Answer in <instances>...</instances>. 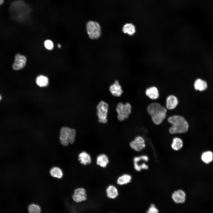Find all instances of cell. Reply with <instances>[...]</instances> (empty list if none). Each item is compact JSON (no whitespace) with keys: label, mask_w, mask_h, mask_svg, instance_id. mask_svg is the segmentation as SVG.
Instances as JSON below:
<instances>
[{"label":"cell","mask_w":213,"mask_h":213,"mask_svg":"<svg viewBox=\"0 0 213 213\" xmlns=\"http://www.w3.org/2000/svg\"><path fill=\"white\" fill-rule=\"evenodd\" d=\"M50 174L51 176L58 178H61L63 175L62 170L57 167H54L50 170Z\"/></svg>","instance_id":"603a6c76"},{"label":"cell","mask_w":213,"mask_h":213,"mask_svg":"<svg viewBox=\"0 0 213 213\" xmlns=\"http://www.w3.org/2000/svg\"><path fill=\"white\" fill-rule=\"evenodd\" d=\"M122 31L125 33L132 36L135 32V26L132 23H127L123 26Z\"/></svg>","instance_id":"ffe728a7"},{"label":"cell","mask_w":213,"mask_h":213,"mask_svg":"<svg viewBox=\"0 0 213 213\" xmlns=\"http://www.w3.org/2000/svg\"><path fill=\"white\" fill-rule=\"evenodd\" d=\"M78 159L80 163L84 165L90 164L91 162V158L90 155L85 151L81 152L79 154Z\"/></svg>","instance_id":"9a60e30c"},{"label":"cell","mask_w":213,"mask_h":213,"mask_svg":"<svg viewBox=\"0 0 213 213\" xmlns=\"http://www.w3.org/2000/svg\"><path fill=\"white\" fill-rule=\"evenodd\" d=\"M109 90L112 94L116 97L120 96L123 92L121 86L117 80L110 86Z\"/></svg>","instance_id":"7c38bea8"},{"label":"cell","mask_w":213,"mask_h":213,"mask_svg":"<svg viewBox=\"0 0 213 213\" xmlns=\"http://www.w3.org/2000/svg\"><path fill=\"white\" fill-rule=\"evenodd\" d=\"M183 142L182 140L178 138H175L173 140L171 147L173 149L178 150L183 146Z\"/></svg>","instance_id":"cb8c5ba5"},{"label":"cell","mask_w":213,"mask_h":213,"mask_svg":"<svg viewBox=\"0 0 213 213\" xmlns=\"http://www.w3.org/2000/svg\"><path fill=\"white\" fill-rule=\"evenodd\" d=\"M178 104L177 98L173 95L168 96L166 99V107L168 109L175 108Z\"/></svg>","instance_id":"4fadbf2b"},{"label":"cell","mask_w":213,"mask_h":213,"mask_svg":"<svg viewBox=\"0 0 213 213\" xmlns=\"http://www.w3.org/2000/svg\"><path fill=\"white\" fill-rule=\"evenodd\" d=\"M87 196L85 190L82 188H79L74 190L72 198L74 201L78 203L85 201Z\"/></svg>","instance_id":"ba28073f"},{"label":"cell","mask_w":213,"mask_h":213,"mask_svg":"<svg viewBox=\"0 0 213 213\" xmlns=\"http://www.w3.org/2000/svg\"><path fill=\"white\" fill-rule=\"evenodd\" d=\"M131 106L128 103H118L116 107L118 120L120 121H122L127 119L131 113Z\"/></svg>","instance_id":"277c9868"},{"label":"cell","mask_w":213,"mask_h":213,"mask_svg":"<svg viewBox=\"0 0 213 213\" xmlns=\"http://www.w3.org/2000/svg\"><path fill=\"white\" fill-rule=\"evenodd\" d=\"M45 47L47 50H51L54 47V44L52 41L49 39L46 40L44 43Z\"/></svg>","instance_id":"4316f807"},{"label":"cell","mask_w":213,"mask_h":213,"mask_svg":"<svg viewBox=\"0 0 213 213\" xmlns=\"http://www.w3.org/2000/svg\"><path fill=\"white\" fill-rule=\"evenodd\" d=\"M58 47L59 48H60L61 47V46L60 44H58L57 45Z\"/></svg>","instance_id":"4dcf8cb0"},{"label":"cell","mask_w":213,"mask_h":213,"mask_svg":"<svg viewBox=\"0 0 213 213\" xmlns=\"http://www.w3.org/2000/svg\"><path fill=\"white\" fill-rule=\"evenodd\" d=\"M130 147L136 151L142 150L145 146V141L143 138L140 136L136 137L130 143Z\"/></svg>","instance_id":"30bf717a"},{"label":"cell","mask_w":213,"mask_h":213,"mask_svg":"<svg viewBox=\"0 0 213 213\" xmlns=\"http://www.w3.org/2000/svg\"><path fill=\"white\" fill-rule=\"evenodd\" d=\"M167 120L172 125V126L169 129L170 133H180L187 131L188 125L183 117L177 115H173L170 117Z\"/></svg>","instance_id":"7a4b0ae2"},{"label":"cell","mask_w":213,"mask_h":213,"mask_svg":"<svg viewBox=\"0 0 213 213\" xmlns=\"http://www.w3.org/2000/svg\"><path fill=\"white\" fill-rule=\"evenodd\" d=\"M86 30L89 37L91 39H97L101 36V27L97 22L92 21H88L86 24Z\"/></svg>","instance_id":"5b68a950"},{"label":"cell","mask_w":213,"mask_h":213,"mask_svg":"<svg viewBox=\"0 0 213 213\" xmlns=\"http://www.w3.org/2000/svg\"><path fill=\"white\" fill-rule=\"evenodd\" d=\"M4 0H0V5H1L4 3Z\"/></svg>","instance_id":"f546056e"},{"label":"cell","mask_w":213,"mask_h":213,"mask_svg":"<svg viewBox=\"0 0 213 213\" xmlns=\"http://www.w3.org/2000/svg\"><path fill=\"white\" fill-rule=\"evenodd\" d=\"M146 94L150 99H157L159 96V92L157 88L155 87L152 86L147 89Z\"/></svg>","instance_id":"2e32d148"},{"label":"cell","mask_w":213,"mask_h":213,"mask_svg":"<svg viewBox=\"0 0 213 213\" xmlns=\"http://www.w3.org/2000/svg\"><path fill=\"white\" fill-rule=\"evenodd\" d=\"M109 108L108 104L105 102L101 101L97 106V114L98 121L102 123H106L107 121V118Z\"/></svg>","instance_id":"8992f818"},{"label":"cell","mask_w":213,"mask_h":213,"mask_svg":"<svg viewBox=\"0 0 213 213\" xmlns=\"http://www.w3.org/2000/svg\"><path fill=\"white\" fill-rule=\"evenodd\" d=\"M109 162L107 156L104 154H101L98 155L96 158V164L100 167H105Z\"/></svg>","instance_id":"e0dca14e"},{"label":"cell","mask_w":213,"mask_h":213,"mask_svg":"<svg viewBox=\"0 0 213 213\" xmlns=\"http://www.w3.org/2000/svg\"><path fill=\"white\" fill-rule=\"evenodd\" d=\"M27 58L25 56L19 53H17L14 56L12 68L15 70H20L25 66Z\"/></svg>","instance_id":"52a82bcc"},{"label":"cell","mask_w":213,"mask_h":213,"mask_svg":"<svg viewBox=\"0 0 213 213\" xmlns=\"http://www.w3.org/2000/svg\"><path fill=\"white\" fill-rule=\"evenodd\" d=\"M28 213H41L42 209L39 204L31 203L28 206Z\"/></svg>","instance_id":"7402d4cb"},{"label":"cell","mask_w":213,"mask_h":213,"mask_svg":"<svg viewBox=\"0 0 213 213\" xmlns=\"http://www.w3.org/2000/svg\"><path fill=\"white\" fill-rule=\"evenodd\" d=\"M141 160H144L146 161H147L148 160V157L145 155H143L141 156L135 157L134 159V162H138Z\"/></svg>","instance_id":"f1b7e54d"},{"label":"cell","mask_w":213,"mask_h":213,"mask_svg":"<svg viewBox=\"0 0 213 213\" xmlns=\"http://www.w3.org/2000/svg\"><path fill=\"white\" fill-rule=\"evenodd\" d=\"M70 128L63 127L61 128L59 139L61 143L64 146H67L69 143V140Z\"/></svg>","instance_id":"8fae6325"},{"label":"cell","mask_w":213,"mask_h":213,"mask_svg":"<svg viewBox=\"0 0 213 213\" xmlns=\"http://www.w3.org/2000/svg\"><path fill=\"white\" fill-rule=\"evenodd\" d=\"M213 156V153L211 151H207L203 153L201 158L204 162L208 163L212 161Z\"/></svg>","instance_id":"d4e9b609"},{"label":"cell","mask_w":213,"mask_h":213,"mask_svg":"<svg viewBox=\"0 0 213 213\" xmlns=\"http://www.w3.org/2000/svg\"><path fill=\"white\" fill-rule=\"evenodd\" d=\"M9 10L12 18L19 21L28 18L31 12L29 6L21 0L13 2L10 6Z\"/></svg>","instance_id":"6da1fadb"},{"label":"cell","mask_w":213,"mask_h":213,"mask_svg":"<svg viewBox=\"0 0 213 213\" xmlns=\"http://www.w3.org/2000/svg\"><path fill=\"white\" fill-rule=\"evenodd\" d=\"M194 87L196 90L202 91L206 89L207 87V85L205 81L199 78L195 80Z\"/></svg>","instance_id":"ac0fdd59"},{"label":"cell","mask_w":213,"mask_h":213,"mask_svg":"<svg viewBox=\"0 0 213 213\" xmlns=\"http://www.w3.org/2000/svg\"><path fill=\"white\" fill-rule=\"evenodd\" d=\"M36 83L40 87H46L49 84V79L48 77L45 76L40 75L36 78Z\"/></svg>","instance_id":"d6986e66"},{"label":"cell","mask_w":213,"mask_h":213,"mask_svg":"<svg viewBox=\"0 0 213 213\" xmlns=\"http://www.w3.org/2000/svg\"><path fill=\"white\" fill-rule=\"evenodd\" d=\"M186 197L185 192L180 189L175 191L172 196V199L176 204L184 203L186 201Z\"/></svg>","instance_id":"9c48e42d"},{"label":"cell","mask_w":213,"mask_h":213,"mask_svg":"<svg viewBox=\"0 0 213 213\" xmlns=\"http://www.w3.org/2000/svg\"><path fill=\"white\" fill-rule=\"evenodd\" d=\"M2 99V97L1 95L0 94V101Z\"/></svg>","instance_id":"1f68e13d"},{"label":"cell","mask_w":213,"mask_h":213,"mask_svg":"<svg viewBox=\"0 0 213 213\" xmlns=\"http://www.w3.org/2000/svg\"><path fill=\"white\" fill-rule=\"evenodd\" d=\"M106 193L107 196L110 199H114L118 195L117 189L115 186L113 185H110L107 188Z\"/></svg>","instance_id":"5bb4252c"},{"label":"cell","mask_w":213,"mask_h":213,"mask_svg":"<svg viewBox=\"0 0 213 213\" xmlns=\"http://www.w3.org/2000/svg\"><path fill=\"white\" fill-rule=\"evenodd\" d=\"M131 176L128 174H124L119 177L117 180V183L123 185L130 183L131 180Z\"/></svg>","instance_id":"44dd1931"},{"label":"cell","mask_w":213,"mask_h":213,"mask_svg":"<svg viewBox=\"0 0 213 213\" xmlns=\"http://www.w3.org/2000/svg\"><path fill=\"white\" fill-rule=\"evenodd\" d=\"M147 110L153 121L156 125L161 123L166 117L167 108L159 103L150 104L148 106Z\"/></svg>","instance_id":"3957f363"},{"label":"cell","mask_w":213,"mask_h":213,"mask_svg":"<svg viewBox=\"0 0 213 213\" xmlns=\"http://www.w3.org/2000/svg\"><path fill=\"white\" fill-rule=\"evenodd\" d=\"M76 135V131L74 129L70 128L69 133V143L72 144L75 140Z\"/></svg>","instance_id":"484cf974"},{"label":"cell","mask_w":213,"mask_h":213,"mask_svg":"<svg viewBox=\"0 0 213 213\" xmlns=\"http://www.w3.org/2000/svg\"><path fill=\"white\" fill-rule=\"evenodd\" d=\"M159 211L156 206L153 204H151L147 211L146 213H159Z\"/></svg>","instance_id":"83f0119b"}]
</instances>
